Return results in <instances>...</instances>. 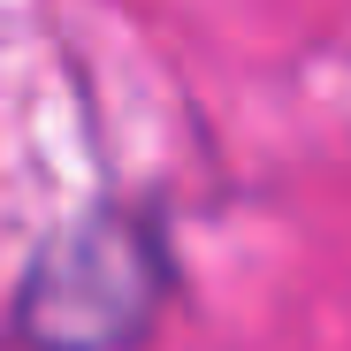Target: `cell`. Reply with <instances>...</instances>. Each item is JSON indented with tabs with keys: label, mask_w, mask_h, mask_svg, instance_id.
Listing matches in <instances>:
<instances>
[{
	"label": "cell",
	"mask_w": 351,
	"mask_h": 351,
	"mask_svg": "<svg viewBox=\"0 0 351 351\" xmlns=\"http://www.w3.org/2000/svg\"><path fill=\"white\" fill-rule=\"evenodd\" d=\"M176 306V252L153 206L92 199L53 221L8 290L16 351H145Z\"/></svg>",
	"instance_id": "6da1fadb"
}]
</instances>
